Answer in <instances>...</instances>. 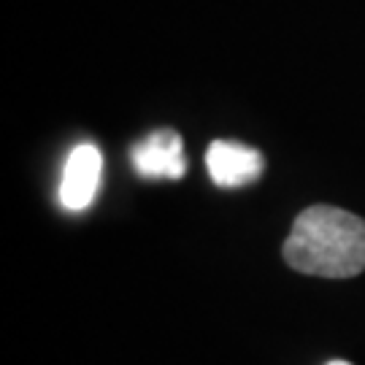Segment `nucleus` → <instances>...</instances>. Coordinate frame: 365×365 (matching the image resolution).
Here are the masks:
<instances>
[{
    "instance_id": "nucleus-1",
    "label": "nucleus",
    "mask_w": 365,
    "mask_h": 365,
    "mask_svg": "<svg viewBox=\"0 0 365 365\" xmlns=\"http://www.w3.org/2000/svg\"><path fill=\"white\" fill-rule=\"evenodd\" d=\"M292 271L322 279H352L365 271V220L336 206H309L284 241Z\"/></svg>"
},
{
    "instance_id": "nucleus-2",
    "label": "nucleus",
    "mask_w": 365,
    "mask_h": 365,
    "mask_svg": "<svg viewBox=\"0 0 365 365\" xmlns=\"http://www.w3.org/2000/svg\"><path fill=\"white\" fill-rule=\"evenodd\" d=\"M133 168L146 179H182L187 173L182 135L176 130H155L130 149Z\"/></svg>"
},
{
    "instance_id": "nucleus-3",
    "label": "nucleus",
    "mask_w": 365,
    "mask_h": 365,
    "mask_svg": "<svg viewBox=\"0 0 365 365\" xmlns=\"http://www.w3.org/2000/svg\"><path fill=\"white\" fill-rule=\"evenodd\" d=\"M103 173V155L92 144H78L66 160L63 182H60V203L68 211H84L90 206Z\"/></svg>"
},
{
    "instance_id": "nucleus-4",
    "label": "nucleus",
    "mask_w": 365,
    "mask_h": 365,
    "mask_svg": "<svg viewBox=\"0 0 365 365\" xmlns=\"http://www.w3.org/2000/svg\"><path fill=\"white\" fill-rule=\"evenodd\" d=\"M262 155L238 141H214L206 152V168L217 187H241L262 173Z\"/></svg>"
},
{
    "instance_id": "nucleus-5",
    "label": "nucleus",
    "mask_w": 365,
    "mask_h": 365,
    "mask_svg": "<svg viewBox=\"0 0 365 365\" xmlns=\"http://www.w3.org/2000/svg\"><path fill=\"white\" fill-rule=\"evenodd\" d=\"M327 365H349V363H344V360H333V363H327Z\"/></svg>"
}]
</instances>
